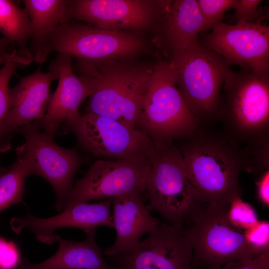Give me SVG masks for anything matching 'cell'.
<instances>
[{
    "mask_svg": "<svg viewBox=\"0 0 269 269\" xmlns=\"http://www.w3.org/2000/svg\"><path fill=\"white\" fill-rule=\"evenodd\" d=\"M138 58L77 61L79 76L93 91L86 113L135 129L154 66Z\"/></svg>",
    "mask_w": 269,
    "mask_h": 269,
    "instance_id": "obj_1",
    "label": "cell"
},
{
    "mask_svg": "<svg viewBox=\"0 0 269 269\" xmlns=\"http://www.w3.org/2000/svg\"><path fill=\"white\" fill-rule=\"evenodd\" d=\"M198 129L178 148L187 175L206 204H230L242 194L239 176L245 166L243 158L226 134Z\"/></svg>",
    "mask_w": 269,
    "mask_h": 269,
    "instance_id": "obj_2",
    "label": "cell"
},
{
    "mask_svg": "<svg viewBox=\"0 0 269 269\" xmlns=\"http://www.w3.org/2000/svg\"><path fill=\"white\" fill-rule=\"evenodd\" d=\"M52 52L86 61L133 59L147 55L161 58L150 36L101 28L76 20L60 24L48 36L40 63L44 62Z\"/></svg>",
    "mask_w": 269,
    "mask_h": 269,
    "instance_id": "obj_3",
    "label": "cell"
},
{
    "mask_svg": "<svg viewBox=\"0 0 269 269\" xmlns=\"http://www.w3.org/2000/svg\"><path fill=\"white\" fill-rule=\"evenodd\" d=\"M145 191L150 212L183 228L206 205L187 175L182 154L170 143H154Z\"/></svg>",
    "mask_w": 269,
    "mask_h": 269,
    "instance_id": "obj_4",
    "label": "cell"
},
{
    "mask_svg": "<svg viewBox=\"0 0 269 269\" xmlns=\"http://www.w3.org/2000/svg\"><path fill=\"white\" fill-rule=\"evenodd\" d=\"M225 99L218 112L226 134L235 142L268 146L269 78L229 66L223 86Z\"/></svg>",
    "mask_w": 269,
    "mask_h": 269,
    "instance_id": "obj_5",
    "label": "cell"
},
{
    "mask_svg": "<svg viewBox=\"0 0 269 269\" xmlns=\"http://www.w3.org/2000/svg\"><path fill=\"white\" fill-rule=\"evenodd\" d=\"M164 57L192 115L200 122L218 116L221 90L230 66L223 58L200 41L185 49L169 51Z\"/></svg>",
    "mask_w": 269,
    "mask_h": 269,
    "instance_id": "obj_6",
    "label": "cell"
},
{
    "mask_svg": "<svg viewBox=\"0 0 269 269\" xmlns=\"http://www.w3.org/2000/svg\"><path fill=\"white\" fill-rule=\"evenodd\" d=\"M199 123L178 90L171 67L164 59L158 58L135 129L144 133L154 143H170L193 134Z\"/></svg>",
    "mask_w": 269,
    "mask_h": 269,
    "instance_id": "obj_7",
    "label": "cell"
},
{
    "mask_svg": "<svg viewBox=\"0 0 269 269\" xmlns=\"http://www.w3.org/2000/svg\"><path fill=\"white\" fill-rule=\"evenodd\" d=\"M230 204H207L183 228L193 252L194 269H218L234 261L255 258L245 232L228 218Z\"/></svg>",
    "mask_w": 269,
    "mask_h": 269,
    "instance_id": "obj_8",
    "label": "cell"
},
{
    "mask_svg": "<svg viewBox=\"0 0 269 269\" xmlns=\"http://www.w3.org/2000/svg\"><path fill=\"white\" fill-rule=\"evenodd\" d=\"M173 0H72L69 20L104 29L144 34L153 37Z\"/></svg>",
    "mask_w": 269,
    "mask_h": 269,
    "instance_id": "obj_9",
    "label": "cell"
},
{
    "mask_svg": "<svg viewBox=\"0 0 269 269\" xmlns=\"http://www.w3.org/2000/svg\"><path fill=\"white\" fill-rule=\"evenodd\" d=\"M71 131L86 152L107 159L149 157L154 143L143 132L109 117L92 113L81 115L62 125Z\"/></svg>",
    "mask_w": 269,
    "mask_h": 269,
    "instance_id": "obj_10",
    "label": "cell"
},
{
    "mask_svg": "<svg viewBox=\"0 0 269 269\" xmlns=\"http://www.w3.org/2000/svg\"><path fill=\"white\" fill-rule=\"evenodd\" d=\"M150 156L132 159H98L67 195L63 210L81 203L145 191Z\"/></svg>",
    "mask_w": 269,
    "mask_h": 269,
    "instance_id": "obj_11",
    "label": "cell"
},
{
    "mask_svg": "<svg viewBox=\"0 0 269 269\" xmlns=\"http://www.w3.org/2000/svg\"><path fill=\"white\" fill-rule=\"evenodd\" d=\"M16 132L24 139V142L16 148V153L27 160L33 175L43 178L51 184L57 197L55 208L61 212L81 165L80 155L74 148L58 145L53 138L43 131L39 121L19 128Z\"/></svg>",
    "mask_w": 269,
    "mask_h": 269,
    "instance_id": "obj_12",
    "label": "cell"
},
{
    "mask_svg": "<svg viewBox=\"0 0 269 269\" xmlns=\"http://www.w3.org/2000/svg\"><path fill=\"white\" fill-rule=\"evenodd\" d=\"M204 35L201 43L221 56L227 64L237 65L269 78V26L240 21L220 22Z\"/></svg>",
    "mask_w": 269,
    "mask_h": 269,
    "instance_id": "obj_13",
    "label": "cell"
},
{
    "mask_svg": "<svg viewBox=\"0 0 269 269\" xmlns=\"http://www.w3.org/2000/svg\"><path fill=\"white\" fill-rule=\"evenodd\" d=\"M112 258L117 269H194L183 228L166 223H160L133 251Z\"/></svg>",
    "mask_w": 269,
    "mask_h": 269,
    "instance_id": "obj_14",
    "label": "cell"
},
{
    "mask_svg": "<svg viewBox=\"0 0 269 269\" xmlns=\"http://www.w3.org/2000/svg\"><path fill=\"white\" fill-rule=\"evenodd\" d=\"M111 208L110 199L91 204L81 203L49 218H38L28 213L25 216L13 218L11 226L16 233H20L24 228L29 229L38 241L52 245L56 242L54 232L59 228H76L86 235L98 227L114 228Z\"/></svg>",
    "mask_w": 269,
    "mask_h": 269,
    "instance_id": "obj_15",
    "label": "cell"
},
{
    "mask_svg": "<svg viewBox=\"0 0 269 269\" xmlns=\"http://www.w3.org/2000/svg\"><path fill=\"white\" fill-rule=\"evenodd\" d=\"M58 73V83L51 95L46 113L40 121L43 131L52 138L62 125L73 121L81 114L79 107L93 93L88 84L73 70L71 58L57 54L49 66Z\"/></svg>",
    "mask_w": 269,
    "mask_h": 269,
    "instance_id": "obj_16",
    "label": "cell"
},
{
    "mask_svg": "<svg viewBox=\"0 0 269 269\" xmlns=\"http://www.w3.org/2000/svg\"><path fill=\"white\" fill-rule=\"evenodd\" d=\"M56 70L41 71L19 77L18 83L9 89L10 109L6 121V129L12 136L17 129L45 118L48 108L52 82L58 79Z\"/></svg>",
    "mask_w": 269,
    "mask_h": 269,
    "instance_id": "obj_17",
    "label": "cell"
},
{
    "mask_svg": "<svg viewBox=\"0 0 269 269\" xmlns=\"http://www.w3.org/2000/svg\"><path fill=\"white\" fill-rule=\"evenodd\" d=\"M143 193H130L110 199L116 238L112 246L105 249L106 256L112 258L133 251L141 238L160 223L151 215Z\"/></svg>",
    "mask_w": 269,
    "mask_h": 269,
    "instance_id": "obj_18",
    "label": "cell"
},
{
    "mask_svg": "<svg viewBox=\"0 0 269 269\" xmlns=\"http://www.w3.org/2000/svg\"><path fill=\"white\" fill-rule=\"evenodd\" d=\"M208 30L197 0H175L152 39L164 57L169 51L185 49L198 43L199 34Z\"/></svg>",
    "mask_w": 269,
    "mask_h": 269,
    "instance_id": "obj_19",
    "label": "cell"
},
{
    "mask_svg": "<svg viewBox=\"0 0 269 269\" xmlns=\"http://www.w3.org/2000/svg\"><path fill=\"white\" fill-rule=\"evenodd\" d=\"M96 229L86 235L84 241L76 242L55 235L59 244L56 253L49 259L37 264H30L22 259V269H117L108 264L95 239Z\"/></svg>",
    "mask_w": 269,
    "mask_h": 269,
    "instance_id": "obj_20",
    "label": "cell"
},
{
    "mask_svg": "<svg viewBox=\"0 0 269 269\" xmlns=\"http://www.w3.org/2000/svg\"><path fill=\"white\" fill-rule=\"evenodd\" d=\"M69 0H24L31 22V46L34 60L40 63L45 43L60 24L69 21Z\"/></svg>",
    "mask_w": 269,
    "mask_h": 269,
    "instance_id": "obj_21",
    "label": "cell"
},
{
    "mask_svg": "<svg viewBox=\"0 0 269 269\" xmlns=\"http://www.w3.org/2000/svg\"><path fill=\"white\" fill-rule=\"evenodd\" d=\"M0 33L10 42L17 44L19 54L32 58L27 47L31 38V22L25 8L18 7L14 2L0 0Z\"/></svg>",
    "mask_w": 269,
    "mask_h": 269,
    "instance_id": "obj_22",
    "label": "cell"
},
{
    "mask_svg": "<svg viewBox=\"0 0 269 269\" xmlns=\"http://www.w3.org/2000/svg\"><path fill=\"white\" fill-rule=\"evenodd\" d=\"M0 175V213L11 205L22 202L25 178L33 175L32 168L22 155Z\"/></svg>",
    "mask_w": 269,
    "mask_h": 269,
    "instance_id": "obj_23",
    "label": "cell"
},
{
    "mask_svg": "<svg viewBox=\"0 0 269 269\" xmlns=\"http://www.w3.org/2000/svg\"><path fill=\"white\" fill-rule=\"evenodd\" d=\"M23 65L13 61L5 62L0 68V153L11 148L10 136L6 131L5 121L10 109L8 84L16 69Z\"/></svg>",
    "mask_w": 269,
    "mask_h": 269,
    "instance_id": "obj_24",
    "label": "cell"
},
{
    "mask_svg": "<svg viewBox=\"0 0 269 269\" xmlns=\"http://www.w3.org/2000/svg\"><path fill=\"white\" fill-rule=\"evenodd\" d=\"M228 218L235 227L244 232L259 222L255 210L241 197L236 198L230 204Z\"/></svg>",
    "mask_w": 269,
    "mask_h": 269,
    "instance_id": "obj_25",
    "label": "cell"
},
{
    "mask_svg": "<svg viewBox=\"0 0 269 269\" xmlns=\"http://www.w3.org/2000/svg\"><path fill=\"white\" fill-rule=\"evenodd\" d=\"M200 11L209 29L221 22L225 13L235 8L237 0H197Z\"/></svg>",
    "mask_w": 269,
    "mask_h": 269,
    "instance_id": "obj_26",
    "label": "cell"
},
{
    "mask_svg": "<svg viewBox=\"0 0 269 269\" xmlns=\"http://www.w3.org/2000/svg\"><path fill=\"white\" fill-rule=\"evenodd\" d=\"M245 234L255 258L269 252V223L261 221L246 230Z\"/></svg>",
    "mask_w": 269,
    "mask_h": 269,
    "instance_id": "obj_27",
    "label": "cell"
},
{
    "mask_svg": "<svg viewBox=\"0 0 269 269\" xmlns=\"http://www.w3.org/2000/svg\"><path fill=\"white\" fill-rule=\"evenodd\" d=\"M262 1V0H237L232 21L257 22L267 17L268 10L259 7Z\"/></svg>",
    "mask_w": 269,
    "mask_h": 269,
    "instance_id": "obj_28",
    "label": "cell"
},
{
    "mask_svg": "<svg viewBox=\"0 0 269 269\" xmlns=\"http://www.w3.org/2000/svg\"><path fill=\"white\" fill-rule=\"evenodd\" d=\"M22 260L17 245L0 236V269H18Z\"/></svg>",
    "mask_w": 269,
    "mask_h": 269,
    "instance_id": "obj_29",
    "label": "cell"
},
{
    "mask_svg": "<svg viewBox=\"0 0 269 269\" xmlns=\"http://www.w3.org/2000/svg\"><path fill=\"white\" fill-rule=\"evenodd\" d=\"M218 269H269V252L253 259L229 262Z\"/></svg>",
    "mask_w": 269,
    "mask_h": 269,
    "instance_id": "obj_30",
    "label": "cell"
},
{
    "mask_svg": "<svg viewBox=\"0 0 269 269\" xmlns=\"http://www.w3.org/2000/svg\"><path fill=\"white\" fill-rule=\"evenodd\" d=\"M258 195L260 201L266 206L269 205V170L267 169L262 174L257 182Z\"/></svg>",
    "mask_w": 269,
    "mask_h": 269,
    "instance_id": "obj_31",
    "label": "cell"
},
{
    "mask_svg": "<svg viewBox=\"0 0 269 269\" xmlns=\"http://www.w3.org/2000/svg\"><path fill=\"white\" fill-rule=\"evenodd\" d=\"M8 61H13L19 64L26 66L29 62L27 58L20 56L16 50L10 52L3 51L0 52V66Z\"/></svg>",
    "mask_w": 269,
    "mask_h": 269,
    "instance_id": "obj_32",
    "label": "cell"
},
{
    "mask_svg": "<svg viewBox=\"0 0 269 269\" xmlns=\"http://www.w3.org/2000/svg\"><path fill=\"white\" fill-rule=\"evenodd\" d=\"M10 42L4 37H0V52L5 51V48Z\"/></svg>",
    "mask_w": 269,
    "mask_h": 269,
    "instance_id": "obj_33",
    "label": "cell"
},
{
    "mask_svg": "<svg viewBox=\"0 0 269 269\" xmlns=\"http://www.w3.org/2000/svg\"><path fill=\"white\" fill-rule=\"evenodd\" d=\"M8 167H2L0 165V175L3 173L4 172H5L7 169H8Z\"/></svg>",
    "mask_w": 269,
    "mask_h": 269,
    "instance_id": "obj_34",
    "label": "cell"
},
{
    "mask_svg": "<svg viewBox=\"0 0 269 269\" xmlns=\"http://www.w3.org/2000/svg\"><path fill=\"white\" fill-rule=\"evenodd\" d=\"M18 269H22L19 267Z\"/></svg>",
    "mask_w": 269,
    "mask_h": 269,
    "instance_id": "obj_35",
    "label": "cell"
},
{
    "mask_svg": "<svg viewBox=\"0 0 269 269\" xmlns=\"http://www.w3.org/2000/svg\"></svg>",
    "mask_w": 269,
    "mask_h": 269,
    "instance_id": "obj_36",
    "label": "cell"
}]
</instances>
